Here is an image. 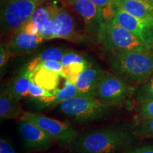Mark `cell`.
<instances>
[{
  "instance_id": "obj_1",
  "label": "cell",
  "mask_w": 153,
  "mask_h": 153,
  "mask_svg": "<svg viewBox=\"0 0 153 153\" xmlns=\"http://www.w3.org/2000/svg\"><path fill=\"white\" fill-rule=\"evenodd\" d=\"M135 126L116 124L79 133L71 146L74 153H117L136 143Z\"/></svg>"
},
{
  "instance_id": "obj_2",
  "label": "cell",
  "mask_w": 153,
  "mask_h": 153,
  "mask_svg": "<svg viewBox=\"0 0 153 153\" xmlns=\"http://www.w3.org/2000/svg\"><path fill=\"white\" fill-rule=\"evenodd\" d=\"M106 63L113 73L131 85L138 86L153 74V50L108 53Z\"/></svg>"
},
{
  "instance_id": "obj_3",
  "label": "cell",
  "mask_w": 153,
  "mask_h": 153,
  "mask_svg": "<svg viewBox=\"0 0 153 153\" xmlns=\"http://www.w3.org/2000/svg\"><path fill=\"white\" fill-rule=\"evenodd\" d=\"M111 107L96 97L76 96L65 101L58 106L59 111L77 123H89L105 118Z\"/></svg>"
},
{
  "instance_id": "obj_4",
  "label": "cell",
  "mask_w": 153,
  "mask_h": 153,
  "mask_svg": "<svg viewBox=\"0 0 153 153\" xmlns=\"http://www.w3.org/2000/svg\"><path fill=\"white\" fill-rule=\"evenodd\" d=\"M49 0H4L1 6V36H11Z\"/></svg>"
},
{
  "instance_id": "obj_5",
  "label": "cell",
  "mask_w": 153,
  "mask_h": 153,
  "mask_svg": "<svg viewBox=\"0 0 153 153\" xmlns=\"http://www.w3.org/2000/svg\"><path fill=\"white\" fill-rule=\"evenodd\" d=\"M20 118L33 123L45 132L53 142H56L63 146L71 147L79 134L68 122L61 121L43 114L24 112Z\"/></svg>"
},
{
  "instance_id": "obj_6",
  "label": "cell",
  "mask_w": 153,
  "mask_h": 153,
  "mask_svg": "<svg viewBox=\"0 0 153 153\" xmlns=\"http://www.w3.org/2000/svg\"><path fill=\"white\" fill-rule=\"evenodd\" d=\"M135 88L119 76L110 72H103L95 92V97L111 107L121 106Z\"/></svg>"
},
{
  "instance_id": "obj_7",
  "label": "cell",
  "mask_w": 153,
  "mask_h": 153,
  "mask_svg": "<svg viewBox=\"0 0 153 153\" xmlns=\"http://www.w3.org/2000/svg\"><path fill=\"white\" fill-rule=\"evenodd\" d=\"M65 1L83 19L89 38L96 43H103L106 26L101 16V8L97 7L91 0Z\"/></svg>"
},
{
  "instance_id": "obj_8",
  "label": "cell",
  "mask_w": 153,
  "mask_h": 153,
  "mask_svg": "<svg viewBox=\"0 0 153 153\" xmlns=\"http://www.w3.org/2000/svg\"><path fill=\"white\" fill-rule=\"evenodd\" d=\"M103 43L108 53L137 49H151L131 32L114 22L105 28Z\"/></svg>"
},
{
  "instance_id": "obj_9",
  "label": "cell",
  "mask_w": 153,
  "mask_h": 153,
  "mask_svg": "<svg viewBox=\"0 0 153 153\" xmlns=\"http://www.w3.org/2000/svg\"><path fill=\"white\" fill-rule=\"evenodd\" d=\"M114 22L131 32L145 45L153 49V19H140L118 7Z\"/></svg>"
},
{
  "instance_id": "obj_10",
  "label": "cell",
  "mask_w": 153,
  "mask_h": 153,
  "mask_svg": "<svg viewBox=\"0 0 153 153\" xmlns=\"http://www.w3.org/2000/svg\"><path fill=\"white\" fill-rule=\"evenodd\" d=\"M61 38L72 42L82 41L73 15L64 7H57L53 22V39Z\"/></svg>"
},
{
  "instance_id": "obj_11",
  "label": "cell",
  "mask_w": 153,
  "mask_h": 153,
  "mask_svg": "<svg viewBox=\"0 0 153 153\" xmlns=\"http://www.w3.org/2000/svg\"><path fill=\"white\" fill-rule=\"evenodd\" d=\"M19 131L25 148L28 151H44L53 145V140L45 132L28 120L20 118Z\"/></svg>"
},
{
  "instance_id": "obj_12",
  "label": "cell",
  "mask_w": 153,
  "mask_h": 153,
  "mask_svg": "<svg viewBox=\"0 0 153 153\" xmlns=\"http://www.w3.org/2000/svg\"><path fill=\"white\" fill-rule=\"evenodd\" d=\"M44 40L40 35H31L18 30L10 36L7 47L11 57L21 56L33 53Z\"/></svg>"
},
{
  "instance_id": "obj_13",
  "label": "cell",
  "mask_w": 153,
  "mask_h": 153,
  "mask_svg": "<svg viewBox=\"0 0 153 153\" xmlns=\"http://www.w3.org/2000/svg\"><path fill=\"white\" fill-rule=\"evenodd\" d=\"M58 5L55 1H47L38 7L29 20L39 29V35L45 40L53 39V17Z\"/></svg>"
},
{
  "instance_id": "obj_14",
  "label": "cell",
  "mask_w": 153,
  "mask_h": 153,
  "mask_svg": "<svg viewBox=\"0 0 153 153\" xmlns=\"http://www.w3.org/2000/svg\"><path fill=\"white\" fill-rule=\"evenodd\" d=\"M103 72L104 71L100 68L89 63L79 74L74 84L79 96L95 97L96 89Z\"/></svg>"
},
{
  "instance_id": "obj_15",
  "label": "cell",
  "mask_w": 153,
  "mask_h": 153,
  "mask_svg": "<svg viewBox=\"0 0 153 153\" xmlns=\"http://www.w3.org/2000/svg\"><path fill=\"white\" fill-rule=\"evenodd\" d=\"M24 114L20 101L14 97L7 86H4L0 93V118L1 120L16 119Z\"/></svg>"
},
{
  "instance_id": "obj_16",
  "label": "cell",
  "mask_w": 153,
  "mask_h": 153,
  "mask_svg": "<svg viewBox=\"0 0 153 153\" xmlns=\"http://www.w3.org/2000/svg\"><path fill=\"white\" fill-rule=\"evenodd\" d=\"M33 72L30 71L28 65L26 64L21 68L7 86L14 97L20 101L28 97Z\"/></svg>"
},
{
  "instance_id": "obj_17",
  "label": "cell",
  "mask_w": 153,
  "mask_h": 153,
  "mask_svg": "<svg viewBox=\"0 0 153 153\" xmlns=\"http://www.w3.org/2000/svg\"><path fill=\"white\" fill-rule=\"evenodd\" d=\"M122 10L140 19H153V7L140 0H114Z\"/></svg>"
},
{
  "instance_id": "obj_18",
  "label": "cell",
  "mask_w": 153,
  "mask_h": 153,
  "mask_svg": "<svg viewBox=\"0 0 153 153\" xmlns=\"http://www.w3.org/2000/svg\"><path fill=\"white\" fill-rule=\"evenodd\" d=\"M53 97L49 98L38 99L39 102L44 104L45 107L48 109H53L55 107L59 106L65 101L71 99L72 97L79 96L77 89L75 85L69 80L66 79L64 87L61 89H56L52 91Z\"/></svg>"
},
{
  "instance_id": "obj_19",
  "label": "cell",
  "mask_w": 153,
  "mask_h": 153,
  "mask_svg": "<svg viewBox=\"0 0 153 153\" xmlns=\"http://www.w3.org/2000/svg\"><path fill=\"white\" fill-rule=\"evenodd\" d=\"M60 76L57 72L38 67L33 72L32 79L36 85L43 89L49 91H53L57 89Z\"/></svg>"
},
{
  "instance_id": "obj_20",
  "label": "cell",
  "mask_w": 153,
  "mask_h": 153,
  "mask_svg": "<svg viewBox=\"0 0 153 153\" xmlns=\"http://www.w3.org/2000/svg\"><path fill=\"white\" fill-rule=\"evenodd\" d=\"M66 49L58 47L48 48L43 52L40 53L36 55L34 58L32 59L29 62L27 63L28 68L30 72H33L36 68L42 62L47 60H62L64 55L68 52Z\"/></svg>"
},
{
  "instance_id": "obj_21",
  "label": "cell",
  "mask_w": 153,
  "mask_h": 153,
  "mask_svg": "<svg viewBox=\"0 0 153 153\" xmlns=\"http://www.w3.org/2000/svg\"><path fill=\"white\" fill-rule=\"evenodd\" d=\"M134 97L137 104L153 101V74L145 82L135 87Z\"/></svg>"
},
{
  "instance_id": "obj_22",
  "label": "cell",
  "mask_w": 153,
  "mask_h": 153,
  "mask_svg": "<svg viewBox=\"0 0 153 153\" xmlns=\"http://www.w3.org/2000/svg\"><path fill=\"white\" fill-rule=\"evenodd\" d=\"M90 62H76L72 63L67 66H63L61 76L65 78L72 83L75 84L76 79Z\"/></svg>"
},
{
  "instance_id": "obj_23",
  "label": "cell",
  "mask_w": 153,
  "mask_h": 153,
  "mask_svg": "<svg viewBox=\"0 0 153 153\" xmlns=\"http://www.w3.org/2000/svg\"><path fill=\"white\" fill-rule=\"evenodd\" d=\"M135 132L137 136L153 138V119L139 120L135 125Z\"/></svg>"
},
{
  "instance_id": "obj_24",
  "label": "cell",
  "mask_w": 153,
  "mask_h": 153,
  "mask_svg": "<svg viewBox=\"0 0 153 153\" xmlns=\"http://www.w3.org/2000/svg\"><path fill=\"white\" fill-rule=\"evenodd\" d=\"M118 9V5L115 3L114 1L109 4L106 5V7L101 8V16L105 26L112 24L114 22Z\"/></svg>"
},
{
  "instance_id": "obj_25",
  "label": "cell",
  "mask_w": 153,
  "mask_h": 153,
  "mask_svg": "<svg viewBox=\"0 0 153 153\" xmlns=\"http://www.w3.org/2000/svg\"><path fill=\"white\" fill-rule=\"evenodd\" d=\"M53 94L52 91H49L46 89H43V87L36 85L35 82L32 80L29 88L28 97L38 100V99H41L49 98V97H53Z\"/></svg>"
},
{
  "instance_id": "obj_26",
  "label": "cell",
  "mask_w": 153,
  "mask_h": 153,
  "mask_svg": "<svg viewBox=\"0 0 153 153\" xmlns=\"http://www.w3.org/2000/svg\"><path fill=\"white\" fill-rule=\"evenodd\" d=\"M137 115L139 120L153 119V101L138 104Z\"/></svg>"
},
{
  "instance_id": "obj_27",
  "label": "cell",
  "mask_w": 153,
  "mask_h": 153,
  "mask_svg": "<svg viewBox=\"0 0 153 153\" xmlns=\"http://www.w3.org/2000/svg\"><path fill=\"white\" fill-rule=\"evenodd\" d=\"M60 62H62L63 66H67L72 64V63L87 62V61L86 60V59L82 55L78 54V53L74 52L68 51L64 55V56L62 57Z\"/></svg>"
},
{
  "instance_id": "obj_28",
  "label": "cell",
  "mask_w": 153,
  "mask_h": 153,
  "mask_svg": "<svg viewBox=\"0 0 153 153\" xmlns=\"http://www.w3.org/2000/svg\"><path fill=\"white\" fill-rule=\"evenodd\" d=\"M38 67H41V68H43L48 70H51V71L55 72L57 73H59L61 75L62 73V69H63V65L60 61L57 60H47L45 62L41 63V64L38 65Z\"/></svg>"
},
{
  "instance_id": "obj_29",
  "label": "cell",
  "mask_w": 153,
  "mask_h": 153,
  "mask_svg": "<svg viewBox=\"0 0 153 153\" xmlns=\"http://www.w3.org/2000/svg\"><path fill=\"white\" fill-rule=\"evenodd\" d=\"M121 153H153V144L132 146Z\"/></svg>"
},
{
  "instance_id": "obj_30",
  "label": "cell",
  "mask_w": 153,
  "mask_h": 153,
  "mask_svg": "<svg viewBox=\"0 0 153 153\" xmlns=\"http://www.w3.org/2000/svg\"><path fill=\"white\" fill-rule=\"evenodd\" d=\"M9 57H11L9 54L7 45L4 44H1L0 47V69H1V73L2 72V70L4 68L7 62H8Z\"/></svg>"
},
{
  "instance_id": "obj_31",
  "label": "cell",
  "mask_w": 153,
  "mask_h": 153,
  "mask_svg": "<svg viewBox=\"0 0 153 153\" xmlns=\"http://www.w3.org/2000/svg\"><path fill=\"white\" fill-rule=\"evenodd\" d=\"M19 30L31 35H39V29L37 26L30 20H28L27 22L25 23Z\"/></svg>"
},
{
  "instance_id": "obj_32",
  "label": "cell",
  "mask_w": 153,
  "mask_h": 153,
  "mask_svg": "<svg viewBox=\"0 0 153 153\" xmlns=\"http://www.w3.org/2000/svg\"><path fill=\"white\" fill-rule=\"evenodd\" d=\"M0 153H16L10 143L4 139L0 140Z\"/></svg>"
},
{
  "instance_id": "obj_33",
  "label": "cell",
  "mask_w": 153,
  "mask_h": 153,
  "mask_svg": "<svg viewBox=\"0 0 153 153\" xmlns=\"http://www.w3.org/2000/svg\"><path fill=\"white\" fill-rule=\"evenodd\" d=\"M93 3H94L99 8H103L106 5L109 4L114 1V0H91Z\"/></svg>"
},
{
  "instance_id": "obj_34",
  "label": "cell",
  "mask_w": 153,
  "mask_h": 153,
  "mask_svg": "<svg viewBox=\"0 0 153 153\" xmlns=\"http://www.w3.org/2000/svg\"><path fill=\"white\" fill-rule=\"evenodd\" d=\"M140 1H143L145 3L149 4L152 6V7H153V0H140Z\"/></svg>"
}]
</instances>
